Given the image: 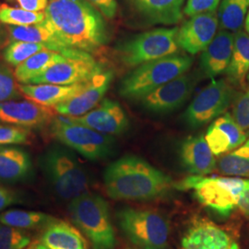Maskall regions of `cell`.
<instances>
[{
	"label": "cell",
	"instance_id": "obj_40",
	"mask_svg": "<svg viewBox=\"0 0 249 249\" xmlns=\"http://www.w3.org/2000/svg\"><path fill=\"white\" fill-rule=\"evenodd\" d=\"M21 9L33 12H45L49 0H17Z\"/></svg>",
	"mask_w": 249,
	"mask_h": 249
},
{
	"label": "cell",
	"instance_id": "obj_29",
	"mask_svg": "<svg viewBox=\"0 0 249 249\" xmlns=\"http://www.w3.org/2000/svg\"><path fill=\"white\" fill-rule=\"evenodd\" d=\"M249 10V0H222L218 11L219 25L230 32L239 31Z\"/></svg>",
	"mask_w": 249,
	"mask_h": 249
},
{
	"label": "cell",
	"instance_id": "obj_18",
	"mask_svg": "<svg viewBox=\"0 0 249 249\" xmlns=\"http://www.w3.org/2000/svg\"><path fill=\"white\" fill-rule=\"evenodd\" d=\"M249 133L235 122L230 113L216 118L210 124L205 140L215 156L235 150L248 141Z\"/></svg>",
	"mask_w": 249,
	"mask_h": 249
},
{
	"label": "cell",
	"instance_id": "obj_19",
	"mask_svg": "<svg viewBox=\"0 0 249 249\" xmlns=\"http://www.w3.org/2000/svg\"><path fill=\"white\" fill-rule=\"evenodd\" d=\"M34 162L25 149L15 145L0 146V184H22L34 178Z\"/></svg>",
	"mask_w": 249,
	"mask_h": 249
},
{
	"label": "cell",
	"instance_id": "obj_28",
	"mask_svg": "<svg viewBox=\"0 0 249 249\" xmlns=\"http://www.w3.org/2000/svg\"><path fill=\"white\" fill-rule=\"evenodd\" d=\"M55 220L52 215L35 211L9 210L0 213V223L20 230L45 229Z\"/></svg>",
	"mask_w": 249,
	"mask_h": 249
},
{
	"label": "cell",
	"instance_id": "obj_2",
	"mask_svg": "<svg viewBox=\"0 0 249 249\" xmlns=\"http://www.w3.org/2000/svg\"><path fill=\"white\" fill-rule=\"evenodd\" d=\"M104 184L107 195L116 200H151L174 188L166 174L136 155L111 162L104 172Z\"/></svg>",
	"mask_w": 249,
	"mask_h": 249
},
{
	"label": "cell",
	"instance_id": "obj_15",
	"mask_svg": "<svg viewBox=\"0 0 249 249\" xmlns=\"http://www.w3.org/2000/svg\"><path fill=\"white\" fill-rule=\"evenodd\" d=\"M218 26L219 18L216 11L191 16L178 29L179 47L192 55L202 52L213 40Z\"/></svg>",
	"mask_w": 249,
	"mask_h": 249
},
{
	"label": "cell",
	"instance_id": "obj_3",
	"mask_svg": "<svg viewBox=\"0 0 249 249\" xmlns=\"http://www.w3.org/2000/svg\"><path fill=\"white\" fill-rule=\"evenodd\" d=\"M48 186L57 198L71 201L89 192L91 180L71 149L54 143L45 150L38 160Z\"/></svg>",
	"mask_w": 249,
	"mask_h": 249
},
{
	"label": "cell",
	"instance_id": "obj_39",
	"mask_svg": "<svg viewBox=\"0 0 249 249\" xmlns=\"http://www.w3.org/2000/svg\"><path fill=\"white\" fill-rule=\"evenodd\" d=\"M107 18H115L117 12L116 0H86Z\"/></svg>",
	"mask_w": 249,
	"mask_h": 249
},
{
	"label": "cell",
	"instance_id": "obj_45",
	"mask_svg": "<svg viewBox=\"0 0 249 249\" xmlns=\"http://www.w3.org/2000/svg\"><path fill=\"white\" fill-rule=\"evenodd\" d=\"M247 78H248V80H249V74H248V77H247Z\"/></svg>",
	"mask_w": 249,
	"mask_h": 249
},
{
	"label": "cell",
	"instance_id": "obj_23",
	"mask_svg": "<svg viewBox=\"0 0 249 249\" xmlns=\"http://www.w3.org/2000/svg\"><path fill=\"white\" fill-rule=\"evenodd\" d=\"M129 6L151 24L174 25L183 18L186 0H127Z\"/></svg>",
	"mask_w": 249,
	"mask_h": 249
},
{
	"label": "cell",
	"instance_id": "obj_11",
	"mask_svg": "<svg viewBox=\"0 0 249 249\" xmlns=\"http://www.w3.org/2000/svg\"><path fill=\"white\" fill-rule=\"evenodd\" d=\"M102 71H104L103 66L95 61L90 53L66 56L64 60L54 63L28 84L73 85L90 80Z\"/></svg>",
	"mask_w": 249,
	"mask_h": 249
},
{
	"label": "cell",
	"instance_id": "obj_17",
	"mask_svg": "<svg viewBox=\"0 0 249 249\" xmlns=\"http://www.w3.org/2000/svg\"><path fill=\"white\" fill-rule=\"evenodd\" d=\"M181 249H239L231 235L205 219L193 222L181 241Z\"/></svg>",
	"mask_w": 249,
	"mask_h": 249
},
{
	"label": "cell",
	"instance_id": "obj_6",
	"mask_svg": "<svg viewBox=\"0 0 249 249\" xmlns=\"http://www.w3.org/2000/svg\"><path fill=\"white\" fill-rule=\"evenodd\" d=\"M249 185V179L234 177L191 176L174 183V188L181 191L194 190V196L201 204L221 216L227 217L237 207L242 192Z\"/></svg>",
	"mask_w": 249,
	"mask_h": 249
},
{
	"label": "cell",
	"instance_id": "obj_12",
	"mask_svg": "<svg viewBox=\"0 0 249 249\" xmlns=\"http://www.w3.org/2000/svg\"><path fill=\"white\" fill-rule=\"evenodd\" d=\"M196 83L195 75L184 73L145 95L141 99L142 106L152 114L171 113L187 101Z\"/></svg>",
	"mask_w": 249,
	"mask_h": 249
},
{
	"label": "cell",
	"instance_id": "obj_1",
	"mask_svg": "<svg viewBox=\"0 0 249 249\" xmlns=\"http://www.w3.org/2000/svg\"><path fill=\"white\" fill-rule=\"evenodd\" d=\"M45 19L72 50L96 53L110 33L105 16L86 0H49Z\"/></svg>",
	"mask_w": 249,
	"mask_h": 249
},
{
	"label": "cell",
	"instance_id": "obj_38",
	"mask_svg": "<svg viewBox=\"0 0 249 249\" xmlns=\"http://www.w3.org/2000/svg\"><path fill=\"white\" fill-rule=\"evenodd\" d=\"M25 196L17 191L0 184V212L12 205L24 203Z\"/></svg>",
	"mask_w": 249,
	"mask_h": 249
},
{
	"label": "cell",
	"instance_id": "obj_37",
	"mask_svg": "<svg viewBox=\"0 0 249 249\" xmlns=\"http://www.w3.org/2000/svg\"><path fill=\"white\" fill-rule=\"evenodd\" d=\"M222 0H187L184 13L188 16H194L200 13L216 11Z\"/></svg>",
	"mask_w": 249,
	"mask_h": 249
},
{
	"label": "cell",
	"instance_id": "obj_42",
	"mask_svg": "<svg viewBox=\"0 0 249 249\" xmlns=\"http://www.w3.org/2000/svg\"><path fill=\"white\" fill-rule=\"evenodd\" d=\"M245 26H246V31H247V33L249 35V12H248V14H247L246 19H245Z\"/></svg>",
	"mask_w": 249,
	"mask_h": 249
},
{
	"label": "cell",
	"instance_id": "obj_5",
	"mask_svg": "<svg viewBox=\"0 0 249 249\" xmlns=\"http://www.w3.org/2000/svg\"><path fill=\"white\" fill-rule=\"evenodd\" d=\"M192 63L191 56L177 53L142 64L121 81L119 94L128 100H141L153 89L186 73Z\"/></svg>",
	"mask_w": 249,
	"mask_h": 249
},
{
	"label": "cell",
	"instance_id": "obj_22",
	"mask_svg": "<svg viewBox=\"0 0 249 249\" xmlns=\"http://www.w3.org/2000/svg\"><path fill=\"white\" fill-rule=\"evenodd\" d=\"M179 155L184 168L193 176H207L216 168L215 155L202 135L185 140L181 144Z\"/></svg>",
	"mask_w": 249,
	"mask_h": 249
},
{
	"label": "cell",
	"instance_id": "obj_26",
	"mask_svg": "<svg viewBox=\"0 0 249 249\" xmlns=\"http://www.w3.org/2000/svg\"><path fill=\"white\" fill-rule=\"evenodd\" d=\"M249 72V35L236 32L233 40L231 58L225 74L234 85H243Z\"/></svg>",
	"mask_w": 249,
	"mask_h": 249
},
{
	"label": "cell",
	"instance_id": "obj_25",
	"mask_svg": "<svg viewBox=\"0 0 249 249\" xmlns=\"http://www.w3.org/2000/svg\"><path fill=\"white\" fill-rule=\"evenodd\" d=\"M40 242L48 249H86L79 231L58 219L43 229Z\"/></svg>",
	"mask_w": 249,
	"mask_h": 249
},
{
	"label": "cell",
	"instance_id": "obj_21",
	"mask_svg": "<svg viewBox=\"0 0 249 249\" xmlns=\"http://www.w3.org/2000/svg\"><path fill=\"white\" fill-rule=\"evenodd\" d=\"M8 31L10 39L13 41L43 44L47 49L62 53L65 56H76L85 53V52L71 49L63 42L62 39L54 32L46 19L33 25L9 26Z\"/></svg>",
	"mask_w": 249,
	"mask_h": 249
},
{
	"label": "cell",
	"instance_id": "obj_4",
	"mask_svg": "<svg viewBox=\"0 0 249 249\" xmlns=\"http://www.w3.org/2000/svg\"><path fill=\"white\" fill-rule=\"evenodd\" d=\"M68 209L72 223L88 238L91 249H116V232L103 196L84 193L71 200Z\"/></svg>",
	"mask_w": 249,
	"mask_h": 249
},
{
	"label": "cell",
	"instance_id": "obj_33",
	"mask_svg": "<svg viewBox=\"0 0 249 249\" xmlns=\"http://www.w3.org/2000/svg\"><path fill=\"white\" fill-rule=\"evenodd\" d=\"M31 241L24 230L0 223V249H26Z\"/></svg>",
	"mask_w": 249,
	"mask_h": 249
},
{
	"label": "cell",
	"instance_id": "obj_14",
	"mask_svg": "<svg viewBox=\"0 0 249 249\" xmlns=\"http://www.w3.org/2000/svg\"><path fill=\"white\" fill-rule=\"evenodd\" d=\"M68 117L76 123L109 136L121 135L129 127V119L123 107L111 99H103L97 107L83 116Z\"/></svg>",
	"mask_w": 249,
	"mask_h": 249
},
{
	"label": "cell",
	"instance_id": "obj_31",
	"mask_svg": "<svg viewBox=\"0 0 249 249\" xmlns=\"http://www.w3.org/2000/svg\"><path fill=\"white\" fill-rule=\"evenodd\" d=\"M45 19V12H33L21 8L0 5V22L8 26H27L37 24Z\"/></svg>",
	"mask_w": 249,
	"mask_h": 249
},
{
	"label": "cell",
	"instance_id": "obj_36",
	"mask_svg": "<svg viewBox=\"0 0 249 249\" xmlns=\"http://www.w3.org/2000/svg\"><path fill=\"white\" fill-rule=\"evenodd\" d=\"M234 100L231 116L244 130H249V86Z\"/></svg>",
	"mask_w": 249,
	"mask_h": 249
},
{
	"label": "cell",
	"instance_id": "obj_46",
	"mask_svg": "<svg viewBox=\"0 0 249 249\" xmlns=\"http://www.w3.org/2000/svg\"><path fill=\"white\" fill-rule=\"evenodd\" d=\"M0 43H1V39H0Z\"/></svg>",
	"mask_w": 249,
	"mask_h": 249
},
{
	"label": "cell",
	"instance_id": "obj_10",
	"mask_svg": "<svg viewBox=\"0 0 249 249\" xmlns=\"http://www.w3.org/2000/svg\"><path fill=\"white\" fill-rule=\"evenodd\" d=\"M233 99L234 89L227 80H213L187 107L185 122L193 128L209 124L223 115Z\"/></svg>",
	"mask_w": 249,
	"mask_h": 249
},
{
	"label": "cell",
	"instance_id": "obj_16",
	"mask_svg": "<svg viewBox=\"0 0 249 249\" xmlns=\"http://www.w3.org/2000/svg\"><path fill=\"white\" fill-rule=\"evenodd\" d=\"M54 118L53 107L32 101H6L0 103V124L24 128L42 127Z\"/></svg>",
	"mask_w": 249,
	"mask_h": 249
},
{
	"label": "cell",
	"instance_id": "obj_27",
	"mask_svg": "<svg viewBox=\"0 0 249 249\" xmlns=\"http://www.w3.org/2000/svg\"><path fill=\"white\" fill-rule=\"evenodd\" d=\"M65 58L66 56L62 53L45 49L18 65L14 72L15 78L21 84H28L54 63L62 61Z\"/></svg>",
	"mask_w": 249,
	"mask_h": 249
},
{
	"label": "cell",
	"instance_id": "obj_30",
	"mask_svg": "<svg viewBox=\"0 0 249 249\" xmlns=\"http://www.w3.org/2000/svg\"><path fill=\"white\" fill-rule=\"evenodd\" d=\"M218 170L229 177H249V140L235 150L224 154L218 161Z\"/></svg>",
	"mask_w": 249,
	"mask_h": 249
},
{
	"label": "cell",
	"instance_id": "obj_20",
	"mask_svg": "<svg viewBox=\"0 0 249 249\" xmlns=\"http://www.w3.org/2000/svg\"><path fill=\"white\" fill-rule=\"evenodd\" d=\"M234 35L230 31L221 30L200 55V71L208 79L225 73L231 58Z\"/></svg>",
	"mask_w": 249,
	"mask_h": 249
},
{
	"label": "cell",
	"instance_id": "obj_34",
	"mask_svg": "<svg viewBox=\"0 0 249 249\" xmlns=\"http://www.w3.org/2000/svg\"><path fill=\"white\" fill-rule=\"evenodd\" d=\"M16 78L8 66L0 64V103L20 97Z\"/></svg>",
	"mask_w": 249,
	"mask_h": 249
},
{
	"label": "cell",
	"instance_id": "obj_41",
	"mask_svg": "<svg viewBox=\"0 0 249 249\" xmlns=\"http://www.w3.org/2000/svg\"><path fill=\"white\" fill-rule=\"evenodd\" d=\"M237 207L242 213L249 217V185L242 192L237 203Z\"/></svg>",
	"mask_w": 249,
	"mask_h": 249
},
{
	"label": "cell",
	"instance_id": "obj_35",
	"mask_svg": "<svg viewBox=\"0 0 249 249\" xmlns=\"http://www.w3.org/2000/svg\"><path fill=\"white\" fill-rule=\"evenodd\" d=\"M27 129L16 125L0 124V146L26 143L30 136Z\"/></svg>",
	"mask_w": 249,
	"mask_h": 249
},
{
	"label": "cell",
	"instance_id": "obj_9",
	"mask_svg": "<svg viewBox=\"0 0 249 249\" xmlns=\"http://www.w3.org/2000/svg\"><path fill=\"white\" fill-rule=\"evenodd\" d=\"M178 28H158L124 42L118 47L121 61L128 68H137L179 51Z\"/></svg>",
	"mask_w": 249,
	"mask_h": 249
},
{
	"label": "cell",
	"instance_id": "obj_8",
	"mask_svg": "<svg viewBox=\"0 0 249 249\" xmlns=\"http://www.w3.org/2000/svg\"><path fill=\"white\" fill-rule=\"evenodd\" d=\"M116 220L124 235L142 249H164L168 245L169 224L150 210L124 208L116 213Z\"/></svg>",
	"mask_w": 249,
	"mask_h": 249
},
{
	"label": "cell",
	"instance_id": "obj_44",
	"mask_svg": "<svg viewBox=\"0 0 249 249\" xmlns=\"http://www.w3.org/2000/svg\"><path fill=\"white\" fill-rule=\"evenodd\" d=\"M33 248H34V246H32V247H30V248H29V249H33Z\"/></svg>",
	"mask_w": 249,
	"mask_h": 249
},
{
	"label": "cell",
	"instance_id": "obj_7",
	"mask_svg": "<svg viewBox=\"0 0 249 249\" xmlns=\"http://www.w3.org/2000/svg\"><path fill=\"white\" fill-rule=\"evenodd\" d=\"M50 124L51 132L59 142L88 160H105L115 152L116 141L113 136L76 123L68 116L54 117Z\"/></svg>",
	"mask_w": 249,
	"mask_h": 249
},
{
	"label": "cell",
	"instance_id": "obj_43",
	"mask_svg": "<svg viewBox=\"0 0 249 249\" xmlns=\"http://www.w3.org/2000/svg\"><path fill=\"white\" fill-rule=\"evenodd\" d=\"M33 249H48L45 246H44L42 243H37L36 245H34Z\"/></svg>",
	"mask_w": 249,
	"mask_h": 249
},
{
	"label": "cell",
	"instance_id": "obj_24",
	"mask_svg": "<svg viewBox=\"0 0 249 249\" xmlns=\"http://www.w3.org/2000/svg\"><path fill=\"white\" fill-rule=\"evenodd\" d=\"M86 81L73 85H56V84H19L18 89L21 94L26 96L32 102L45 106L53 107L67 101L85 85Z\"/></svg>",
	"mask_w": 249,
	"mask_h": 249
},
{
	"label": "cell",
	"instance_id": "obj_32",
	"mask_svg": "<svg viewBox=\"0 0 249 249\" xmlns=\"http://www.w3.org/2000/svg\"><path fill=\"white\" fill-rule=\"evenodd\" d=\"M45 49H47V47L43 44L13 41L5 49L3 57L9 65L17 68L18 65L24 62L28 58Z\"/></svg>",
	"mask_w": 249,
	"mask_h": 249
},
{
	"label": "cell",
	"instance_id": "obj_13",
	"mask_svg": "<svg viewBox=\"0 0 249 249\" xmlns=\"http://www.w3.org/2000/svg\"><path fill=\"white\" fill-rule=\"evenodd\" d=\"M114 80V71L104 70L90 80L78 93L53 107V110L65 116H81L98 106Z\"/></svg>",
	"mask_w": 249,
	"mask_h": 249
}]
</instances>
